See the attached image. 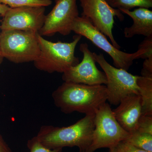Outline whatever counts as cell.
<instances>
[{"instance_id": "1", "label": "cell", "mask_w": 152, "mask_h": 152, "mask_svg": "<svg viewBox=\"0 0 152 152\" xmlns=\"http://www.w3.org/2000/svg\"><path fill=\"white\" fill-rule=\"evenodd\" d=\"M55 105L65 114H95L107 100L105 85L88 86L64 82L52 95Z\"/></svg>"}, {"instance_id": "2", "label": "cell", "mask_w": 152, "mask_h": 152, "mask_svg": "<svg viewBox=\"0 0 152 152\" xmlns=\"http://www.w3.org/2000/svg\"><path fill=\"white\" fill-rule=\"evenodd\" d=\"M94 118L95 114L86 115L74 124L63 127L44 125L36 136L51 149L77 147L80 152H86L92 140Z\"/></svg>"}, {"instance_id": "3", "label": "cell", "mask_w": 152, "mask_h": 152, "mask_svg": "<svg viewBox=\"0 0 152 152\" xmlns=\"http://www.w3.org/2000/svg\"><path fill=\"white\" fill-rule=\"evenodd\" d=\"M82 36L76 35L71 42H50L38 34L39 45V56L34 62L38 69L49 73H63L69 68L80 63L79 58L75 56V50Z\"/></svg>"}, {"instance_id": "4", "label": "cell", "mask_w": 152, "mask_h": 152, "mask_svg": "<svg viewBox=\"0 0 152 152\" xmlns=\"http://www.w3.org/2000/svg\"><path fill=\"white\" fill-rule=\"evenodd\" d=\"M72 31L86 38L96 46L105 52L111 57L115 67L128 71L133 64L134 60L145 59L147 57L146 51L140 47H138L137 52L133 53H125L115 48L109 42L106 36L86 17H78L72 26Z\"/></svg>"}, {"instance_id": "5", "label": "cell", "mask_w": 152, "mask_h": 152, "mask_svg": "<svg viewBox=\"0 0 152 152\" xmlns=\"http://www.w3.org/2000/svg\"><path fill=\"white\" fill-rule=\"evenodd\" d=\"M38 34L19 30L1 31L0 49L4 58L16 64L34 61L40 52Z\"/></svg>"}, {"instance_id": "6", "label": "cell", "mask_w": 152, "mask_h": 152, "mask_svg": "<svg viewBox=\"0 0 152 152\" xmlns=\"http://www.w3.org/2000/svg\"><path fill=\"white\" fill-rule=\"evenodd\" d=\"M94 125L92 140L86 152H94L102 148H114L130 135L117 121L107 102L95 113Z\"/></svg>"}, {"instance_id": "7", "label": "cell", "mask_w": 152, "mask_h": 152, "mask_svg": "<svg viewBox=\"0 0 152 152\" xmlns=\"http://www.w3.org/2000/svg\"><path fill=\"white\" fill-rule=\"evenodd\" d=\"M93 55L95 61L103 70L107 77V101L111 104L118 106L128 95H140L137 84L138 76L134 75L124 69L113 66L106 61L103 54L93 53Z\"/></svg>"}, {"instance_id": "8", "label": "cell", "mask_w": 152, "mask_h": 152, "mask_svg": "<svg viewBox=\"0 0 152 152\" xmlns=\"http://www.w3.org/2000/svg\"><path fill=\"white\" fill-rule=\"evenodd\" d=\"M83 10L81 16L91 21L93 25L110 39L112 45L120 50L121 46L113 35L114 18L120 20L124 19L120 10L112 7L106 0H79Z\"/></svg>"}, {"instance_id": "9", "label": "cell", "mask_w": 152, "mask_h": 152, "mask_svg": "<svg viewBox=\"0 0 152 152\" xmlns=\"http://www.w3.org/2000/svg\"><path fill=\"white\" fill-rule=\"evenodd\" d=\"M79 15L77 0H55L54 7L46 15L39 34L42 37H52L57 33L68 35L72 31V26Z\"/></svg>"}, {"instance_id": "10", "label": "cell", "mask_w": 152, "mask_h": 152, "mask_svg": "<svg viewBox=\"0 0 152 152\" xmlns=\"http://www.w3.org/2000/svg\"><path fill=\"white\" fill-rule=\"evenodd\" d=\"M45 7H20L10 9L2 17L0 29L19 30L38 33L42 27Z\"/></svg>"}, {"instance_id": "11", "label": "cell", "mask_w": 152, "mask_h": 152, "mask_svg": "<svg viewBox=\"0 0 152 152\" xmlns=\"http://www.w3.org/2000/svg\"><path fill=\"white\" fill-rule=\"evenodd\" d=\"M80 50L83 55V60L81 62L69 68L63 73V80L88 86H106L107 79L105 74L96 66L93 53L89 49L88 44H81Z\"/></svg>"}, {"instance_id": "12", "label": "cell", "mask_w": 152, "mask_h": 152, "mask_svg": "<svg viewBox=\"0 0 152 152\" xmlns=\"http://www.w3.org/2000/svg\"><path fill=\"white\" fill-rule=\"evenodd\" d=\"M113 112L117 121L125 131L130 134L134 132L142 115L140 96L136 94L128 95Z\"/></svg>"}, {"instance_id": "13", "label": "cell", "mask_w": 152, "mask_h": 152, "mask_svg": "<svg viewBox=\"0 0 152 152\" xmlns=\"http://www.w3.org/2000/svg\"><path fill=\"white\" fill-rule=\"evenodd\" d=\"M120 10L132 18L133 21L132 26L124 29L125 37L131 38L135 35H142L146 37L152 36L151 10L143 7H139L133 11L124 9Z\"/></svg>"}, {"instance_id": "14", "label": "cell", "mask_w": 152, "mask_h": 152, "mask_svg": "<svg viewBox=\"0 0 152 152\" xmlns=\"http://www.w3.org/2000/svg\"><path fill=\"white\" fill-rule=\"evenodd\" d=\"M137 84L141 98L142 115L152 116V73L141 72Z\"/></svg>"}, {"instance_id": "15", "label": "cell", "mask_w": 152, "mask_h": 152, "mask_svg": "<svg viewBox=\"0 0 152 152\" xmlns=\"http://www.w3.org/2000/svg\"><path fill=\"white\" fill-rule=\"evenodd\" d=\"M125 141L141 149L152 152V134L135 132Z\"/></svg>"}, {"instance_id": "16", "label": "cell", "mask_w": 152, "mask_h": 152, "mask_svg": "<svg viewBox=\"0 0 152 152\" xmlns=\"http://www.w3.org/2000/svg\"><path fill=\"white\" fill-rule=\"evenodd\" d=\"M110 6L118 10H129L136 7L149 9L152 7V0H106Z\"/></svg>"}, {"instance_id": "17", "label": "cell", "mask_w": 152, "mask_h": 152, "mask_svg": "<svg viewBox=\"0 0 152 152\" xmlns=\"http://www.w3.org/2000/svg\"><path fill=\"white\" fill-rule=\"evenodd\" d=\"M52 0H0V3L11 8L26 7H44L50 5Z\"/></svg>"}, {"instance_id": "18", "label": "cell", "mask_w": 152, "mask_h": 152, "mask_svg": "<svg viewBox=\"0 0 152 152\" xmlns=\"http://www.w3.org/2000/svg\"><path fill=\"white\" fill-rule=\"evenodd\" d=\"M27 145L30 152H62L63 150L62 148L51 149L47 148L38 140L36 136L28 140Z\"/></svg>"}, {"instance_id": "19", "label": "cell", "mask_w": 152, "mask_h": 152, "mask_svg": "<svg viewBox=\"0 0 152 152\" xmlns=\"http://www.w3.org/2000/svg\"><path fill=\"white\" fill-rule=\"evenodd\" d=\"M135 132L152 135V116L142 115Z\"/></svg>"}, {"instance_id": "20", "label": "cell", "mask_w": 152, "mask_h": 152, "mask_svg": "<svg viewBox=\"0 0 152 152\" xmlns=\"http://www.w3.org/2000/svg\"><path fill=\"white\" fill-rule=\"evenodd\" d=\"M115 148L118 152H149L139 148L126 141L121 142Z\"/></svg>"}, {"instance_id": "21", "label": "cell", "mask_w": 152, "mask_h": 152, "mask_svg": "<svg viewBox=\"0 0 152 152\" xmlns=\"http://www.w3.org/2000/svg\"><path fill=\"white\" fill-rule=\"evenodd\" d=\"M142 72L152 73V57L145 59Z\"/></svg>"}, {"instance_id": "22", "label": "cell", "mask_w": 152, "mask_h": 152, "mask_svg": "<svg viewBox=\"0 0 152 152\" xmlns=\"http://www.w3.org/2000/svg\"><path fill=\"white\" fill-rule=\"evenodd\" d=\"M0 152H12L1 134H0Z\"/></svg>"}, {"instance_id": "23", "label": "cell", "mask_w": 152, "mask_h": 152, "mask_svg": "<svg viewBox=\"0 0 152 152\" xmlns=\"http://www.w3.org/2000/svg\"><path fill=\"white\" fill-rule=\"evenodd\" d=\"M10 8L8 6L0 3V16L3 17L7 11Z\"/></svg>"}, {"instance_id": "24", "label": "cell", "mask_w": 152, "mask_h": 152, "mask_svg": "<svg viewBox=\"0 0 152 152\" xmlns=\"http://www.w3.org/2000/svg\"><path fill=\"white\" fill-rule=\"evenodd\" d=\"M4 58L3 57L2 54L1 52V49H0V65L1 64L3 61H4Z\"/></svg>"}, {"instance_id": "25", "label": "cell", "mask_w": 152, "mask_h": 152, "mask_svg": "<svg viewBox=\"0 0 152 152\" xmlns=\"http://www.w3.org/2000/svg\"><path fill=\"white\" fill-rule=\"evenodd\" d=\"M109 152H118V151H117L116 148H114L111 149H110Z\"/></svg>"}]
</instances>
